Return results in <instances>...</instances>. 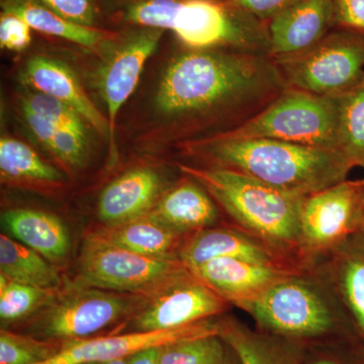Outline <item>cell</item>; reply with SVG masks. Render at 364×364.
<instances>
[{
  "label": "cell",
  "mask_w": 364,
  "mask_h": 364,
  "mask_svg": "<svg viewBox=\"0 0 364 364\" xmlns=\"http://www.w3.org/2000/svg\"><path fill=\"white\" fill-rule=\"evenodd\" d=\"M88 364H128L127 358L116 359V360L105 361V363H95Z\"/></svg>",
  "instance_id": "38"
},
{
  "label": "cell",
  "mask_w": 364,
  "mask_h": 364,
  "mask_svg": "<svg viewBox=\"0 0 364 364\" xmlns=\"http://www.w3.org/2000/svg\"><path fill=\"white\" fill-rule=\"evenodd\" d=\"M163 31L144 28L114 53L100 78V91L107 112L109 142L114 146L117 117L136 90L146 62L157 49Z\"/></svg>",
  "instance_id": "12"
},
{
  "label": "cell",
  "mask_w": 364,
  "mask_h": 364,
  "mask_svg": "<svg viewBox=\"0 0 364 364\" xmlns=\"http://www.w3.org/2000/svg\"><path fill=\"white\" fill-rule=\"evenodd\" d=\"M2 222L16 240L47 260H63L70 251L68 231L56 215L31 208H16L4 213Z\"/></svg>",
  "instance_id": "17"
},
{
  "label": "cell",
  "mask_w": 364,
  "mask_h": 364,
  "mask_svg": "<svg viewBox=\"0 0 364 364\" xmlns=\"http://www.w3.org/2000/svg\"><path fill=\"white\" fill-rule=\"evenodd\" d=\"M220 364H232V363H230L229 359H227V358H225L224 360H223L222 363Z\"/></svg>",
  "instance_id": "40"
},
{
  "label": "cell",
  "mask_w": 364,
  "mask_h": 364,
  "mask_svg": "<svg viewBox=\"0 0 364 364\" xmlns=\"http://www.w3.org/2000/svg\"><path fill=\"white\" fill-rule=\"evenodd\" d=\"M224 306L223 296L200 280H183L164 291L148 308L138 314L134 328L136 332L177 329L219 314Z\"/></svg>",
  "instance_id": "11"
},
{
  "label": "cell",
  "mask_w": 364,
  "mask_h": 364,
  "mask_svg": "<svg viewBox=\"0 0 364 364\" xmlns=\"http://www.w3.org/2000/svg\"><path fill=\"white\" fill-rule=\"evenodd\" d=\"M23 107L30 109L60 127L85 129V119L73 107L57 98L35 91L23 98Z\"/></svg>",
  "instance_id": "29"
},
{
  "label": "cell",
  "mask_w": 364,
  "mask_h": 364,
  "mask_svg": "<svg viewBox=\"0 0 364 364\" xmlns=\"http://www.w3.org/2000/svg\"><path fill=\"white\" fill-rule=\"evenodd\" d=\"M0 270L6 279L28 286L55 289L61 284L59 272L49 260L4 234L0 236Z\"/></svg>",
  "instance_id": "22"
},
{
  "label": "cell",
  "mask_w": 364,
  "mask_h": 364,
  "mask_svg": "<svg viewBox=\"0 0 364 364\" xmlns=\"http://www.w3.org/2000/svg\"><path fill=\"white\" fill-rule=\"evenodd\" d=\"M335 23L364 33V0H334Z\"/></svg>",
  "instance_id": "35"
},
{
  "label": "cell",
  "mask_w": 364,
  "mask_h": 364,
  "mask_svg": "<svg viewBox=\"0 0 364 364\" xmlns=\"http://www.w3.org/2000/svg\"><path fill=\"white\" fill-rule=\"evenodd\" d=\"M225 210L244 226L269 240L289 242L301 231L306 198L273 188L262 181L227 168H196L181 165Z\"/></svg>",
  "instance_id": "3"
},
{
  "label": "cell",
  "mask_w": 364,
  "mask_h": 364,
  "mask_svg": "<svg viewBox=\"0 0 364 364\" xmlns=\"http://www.w3.org/2000/svg\"><path fill=\"white\" fill-rule=\"evenodd\" d=\"M186 268L181 261L141 255L91 235L79 259V279L82 287L141 296L183 282Z\"/></svg>",
  "instance_id": "5"
},
{
  "label": "cell",
  "mask_w": 364,
  "mask_h": 364,
  "mask_svg": "<svg viewBox=\"0 0 364 364\" xmlns=\"http://www.w3.org/2000/svg\"><path fill=\"white\" fill-rule=\"evenodd\" d=\"M202 150L224 168L301 198L345 181L354 168L339 150L274 139L224 135Z\"/></svg>",
  "instance_id": "2"
},
{
  "label": "cell",
  "mask_w": 364,
  "mask_h": 364,
  "mask_svg": "<svg viewBox=\"0 0 364 364\" xmlns=\"http://www.w3.org/2000/svg\"><path fill=\"white\" fill-rule=\"evenodd\" d=\"M270 21V57L294 56L324 39L335 21L334 0H298Z\"/></svg>",
  "instance_id": "13"
},
{
  "label": "cell",
  "mask_w": 364,
  "mask_h": 364,
  "mask_svg": "<svg viewBox=\"0 0 364 364\" xmlns=\"http://www.w3.org/2000/svg\"><path fill=\"white\" fill-rule=\"evenodd\" d=\"M315 364H337V363H333V361H330V360H321V361H318V363H316Z\"/></svg>",
  "instance_id": "39"
},
{
  "label": "cell",
  "mask_w": 364,
  "mask_h": 364,
  "mask_svg": "<svg viewBox=\"0 0 364 364\" xmlns=\"http://www.w3.org/2000/svg\"><path fill=\"white\" fill-rule=\"evenodd\" d=\"M364 179L340 181L306 196L301 231L311 243H333L358 231L363 223Z\"/></svg>",
  "instance_id": "9"
},
{
  "label": "cell",
  "mask_w": 364,
  "mask_h": 364,
  "mask_svg": "<svg viewBox=\"0 0 364 364\" xmlns=\"http://www.w3.org/2000/svg\"><path fill=\"white\" fill-rule=\"evenodd\" d=\"M261 325L291 336H316L332 327V316L312 289L296 282H275L250 299Z\"/></svg>",
  "instance_id": "8"
},
{
  "label": "cell",
  "mask_w": 364,
  "mask_h": 364,
  "mask_svg": "<svg viewBox=\"0 0 364 364\" xmlns=\"http://www.w3.org/2000/svg\"><path fill=\"white\" fill-rule=\"evenodd\" d=\"M287 87L275 60L241 51L195 50L167 67L156 95L158 111L186 119L224 112H259Z\"/></svg>",
  "instance_id": "1"
},
{
  "label": "cell",
  "mask_w": 364,
  "mask_h": 364,
  "mask_svg": "<svg viewBox=\"0 0 364 364\" xmlns=\"http://www.w3.org/2000/svg\"><path fill=\"white\" fill-rule=\"evenodd\" d=\"M4 11L16 14L37 32L61 38L74 44L97 50L111 41V33L95 26L78 25L59 16L40 0H2Z\"/></svg>",
  "instance_id": "18"
},
{
  "label": "cell",
  "mask_w": 364,
  "mask_h": 364,
  "mask_svg": "<svg viewBox=\"0 0 364 364\" xmlns=\"http://www.w3.org/2000/svg\"><path fill=\"white\" fill-rule=\"evenodd\" d=\"M163 346L150 347L127 358L128 364H160Z\"/></svg>",
  "instance_id": "37"
},
{
  "label": "cell",
  "mask_w": 364,
  "mask_h": 364,
  "mask_svg": "<svg viewBox=\"0 0 364 364\" xmlns=\"http://www.w3.org/2000/svg\"><path fill=\"white\" fill-rule=\"evenodd\" d=\"M66 20L78 25L95 26L97 18L95 0H40Z\"/></svg>",
  "instance_id": "33"
},
{
  "label": "cell",
  "mask_w": 364,
  "mask_h": 364,
  "mask_svg": "<svg viewBox=\"0 0 364 364\" xmlns=\"http://www.w3.org/2000/svg\"><path fill=\"white\" fill-rule=\"evenodd\" d=\"M148 214L177 233L208 226L217 219V210L210 196L189 181L171 189Z\"/></svg>",
  "instance_id": "19"
},
{
  "label": "cell",
  "mask_w": 364,
  "mask_h": 364,
  "mask_svg": "<svg viewBox=\"0 0 364 364\" xmlns=\"http://www.w3.org/2000/svg\"><path fill=\"white\" fill-rule=\"evenodd\" d=\"M220 1H221V0H220Z\"/></svg>",
  "instance_id": "42"
},
{
  "label": "cell",
  "mask_w": 364,
  "mask_h": 364,
  "mask_svg": "<svg viewBox=\"0 0 364 364\" xmlns=\"http://www.w3.org/2000/svg\"><path fill=\"white\" fill-rule=\"evenodd\" d=\"M95 238L150 257L169 258L177 245V232L164 226L149 214L124 224L109 227L98 233Z\"/></svg>",
  "instance_id": "20"
},
{
  "label": "cell",
  "mask_w": 364,
  "mask_h": 364,
  "mask_svg": "<svg viewBox=\"0 0 364 364\" xmlns=\"http://www.w3.org/2000/svg\"><path fill=\"white\" fill-rule=\"evenodd\" d=\"M189 272L223 298L237 301H250L277 279L269 265L237 258H215Z\"/></svg>",
  "instance_id": "16"
},
{
  "label": "cell",
  "mask_w": 364,
  "mask_h": 364,
  "mask_svg": "<svg viewBox=\"0 0 364 364\" xmlns=\"http://www.w3.org/2000/svg\"><path fill=\"white\" fill-rule=\"evenodd\" d=\"M23 80L36 91L57 98L73 107L98 133L109 138L107 117L98 111L75 74L65 64L48 57H33L26 63Z\"/></svg>",
  "instance_id": "14"
},
{
  "label": "cell",
  "mask_w": 364,
  "mask_h": 364,
  "mask_svg": "<svg viewBox=\"0 0 364 364\" xmlns=\"http://www.w3.org/2000/svg\"><path fill=\"white\" fill-rule=\"evenodd\" d=\"M219 335V327L205 323L161 330L134 332L116 336L83 338L62 342L61 349L53 358L37 364H88L127 358L150 347L165 346L181 340Z\"/></svg>",
  "instance_id": "10"
},
{
  "label": "cell",
  "mask_w": 364,
  "mask_h": 364,
  "mask_svg": "<svg viewBox=\"0 0 364 364\" xmlns=\"http://www.w3.org/2000/svg\"><path fill=\"white\" fill-rule=\"evenodd\" d=\"M160 188V177L152 169H132L111 182L100 193L98 218L114 227L143 217L149 213Z\"/></svg>",
  "instance_id": "15"
},
{
  "label": "cell",
  "mask_w": 364,
  "mask_h": 364,
  "mask_svg": "<svg viewBox=\"0 0 364 364\" xmlns=\"http://www.w3.org/2000/svg\"><path fill=\"white\" fill-rule=\"evenodd\" d=\"M32 30L21 16L9 11H2L0 16L1 48L9 51H23L32 42Z\"/></svg>",
  "instance_id": "32"
},
{
  "label": "cell",
  "mask_w": 364,
  "mask_h": 364,
  "mask_svg": "<svg viewBox=\"0 0 364 364\" xmlns=\"http://www.w3.org/2000/svg\"><path fill=\"white\" fill-rule=\"evenodd\" d=\"M48 150L67 164L80 165L86 152L85 129L61 127L53 136Z\"/></svg>",
  "instance_id": "31"
},
{
  "label": "cell",
  "mask_w": 364,
  "mask_h": 364,
  "mask_svg": "<svg viewBox=\"0 0 364 364\" xmlns=\"http://www.w3.org/2000/svg\"><path fill=\"white\" fill-rule=\"evenodd\" d=\"M140 301V294L76 289L33 325V336L57 342L87 338L133 312Z\"/></svg>",
  "instance_id": "7"
},
{
  "label": "cell",
  "mask_w": 364,
  "mask_h": 364,
  "mask_svg": "<svg viewBox=\"0 0 364 364\" xmlns=\"http://www.w3.org/2000/svg\"><path fill=\"white\" fill-rule=\"evenodd\" d=\"M54 289L20 284L0 277V318L4 323L14 322L32 314L52 298Z\"/></svg>",
  "instance_id": "26"
},
{
  "label": "cell",
  "mask_w": 364,
  "mask_h": 364,
  "mask_svg": "<svg viewBox=\"0 0 364 364\" xmlns=\"http://www.w3.org/2000/svg\"><path fill=\"white\" fill-rule=\"evenodd\" d=\"M338 150L364 169V78L339 97Z\"/></svg>",
  "instance_id": "23"
},
{
  "label": "cell",
  "mask_w": 364,
  "mask_h": 364,
  "mask_svg": "<svg viewBox=\"0 0 364 364\" xmlns=\"http://www.w3.org/2000/svg\"><path fill=\"white\" fill-rule=\"evenodd\" d=\"M274 60L287 87L341 97L364 78V33H332L301 54Z\"/></svg>",
  "instance_id": "6"
},
{
  "label": "cell",
  "mask_w": 364,
  "mask_h": 364,
  "mask_svg": "<svg viewBox=\"0 0 364 364\" xmlns=\"http://www.w3.org/2000/svg\"><path fill=\"white\" fill-rule=\"evenodd\" d=\"M298 0H228L231 6L257 20H272Z\"/></svg>",
  "instance_id": "34"
},
{
  "label": "cell",
  "mask_w": 364,
  "mask_h": 364,
  "mask_svg": "<svg viewBox=\"0 0 364 364\" xmlns=\"http://www.w3.org/2000/svg\"><path fill=\"white\" fill-rule=\"evenodd\" d=\"M218 336L210 335L165 345L160 364H220L226 355Z\"/></svg>",
  "instance_id": "28"
},
{
  "label": "cell",
  "mask_w": 364,
  "mask_h": 364,
  "mask_svg": "<svg viewBox=\"0 0 364 364\" xmlns=\"http://www.w3.org/2000/svg\"><path fill=\"white\" fill-rule=\"evenodd\" d=\"M219 336L233 348L241 364H296L279 347L237 326L219 328Z\"/></svg>",
  "instance_id": "25"
},
{
  "label": "cell",
  "mask_w": 364,
  "mask_h": 364,
  "mask_svg": "<svg viewBox=\"0 0 364 364\" xmlns=\"http://www.w3.org/2000/svg\"><path fill=\"white\" fill-rule=\"evenodd\" d=\"M361 228L364 230V208H363V223H361Z\"/></svg>",
  "instance_id": "41"
},
{
  "label": "cell",
  "mask_w": 364,
  "mask_h": 364,
  "mask_svg": "<svg viewBox=\"0 0 364 364\" xmlns=\"http://www.w3.org/2000/svg\"><path fill=\"white\" fill-rule=\"evenodd\" d=\"M349 256L342 272V287L347 304L364 330V252Z\"/></svg>",
  "instance_id": "30"
},
{
  "label": "cell",
  "mask_w": 364,
  "mask_h": 364,
  "mask_svg": "<svg viewBox=\"0 0 364 364\" xmlns=\"http://www.w3.org/2000/svg\"><path fill=\"white\" fill-rule=\"evenodd\" d=\"M23 111L26 124H28L30 130L32 131L33 136L48 149L52 142L53 136H54L60 127L56 126L49 119H45L44 117L40 116V114H36L30 109H25V107H23Z\"/></svg>",
  "instance_id": "36"
},
{
  "label": "cell",
  "mask_w": 364,
  "mask_h": 364,
  "mask_svg": "<svg viewBox=\"0 0 364 364\" xmlns=\"http://www.w3.org/2000/svg\"><path fill=\"white\" fill-rule=\"evenodd\" d=\"M181 262L189 270L215 258H237L269 265L264 249L241 235L226 230H205L182 249Z\"/></svg>",
  "instance_id": "21"
},
{
  "label": "cell",
  "mask_w": 364,
  "mask_h": 364,
  "mask_svg": "<svg viewBox=\"0 0 364 364\" xmlns=\"http://www.w3.org/2000/svg\"><path fill=\"white\" fill-rule=\"evenodd\" d=\"M339 97L287 87L264 109L225 136L267 138L338 150Z\"/></svg>",
  "instance_id": "4"
},
{
  "label": "cell",
  "mask_w": 364,
  "mask_h": 364,
  "mask_svg": "<svg viewBox=\"0 0 364 364\" xmlns=\"http://www.w3.org/2000/svg\"><path fill=\"white\" fill-rule=\"evenodd\" d=\"M62 343L1 330L0 364H37L53 358Z\"/></svg>",
  "instance_id": "27"
},
{
  "label": "cell",
  "mask_w": 364,
  "mask_h": 364,
  "mask_svg": "<svg viewBox=\"0 0 364 364\" xmlns=\"http://www.w3.org/2000/svg\"><path fill=\"white\" fill-rule=\"evenodd\" d=\"M0 169L11 178L40 182L61 181L63 176L25 143L11 138L0 141Z\"/></svg>",
  "instance_id": "24"
}]
</instances>
